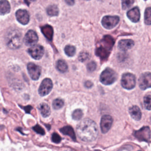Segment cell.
Listing matches in <instances>:
<instances>
[{"instance_id":"1","label":"cell","mask_w":151,"mask_h":151,"mask_svg":"<svg viewBox=\"0 0 151 151\" xmlns=\"http://www.w3.org/2000/svg\"><path fill=\"white\" fill-rule=\"evenodd\" d=\"M78 137L84 142H93L98 136V127L96 122L86 118L81 120L77 126Z\"/></svg>"},{"instance_id":"2","label":"cell","mask_w":151,"mask_h":151,"mask_svg":"<svg viewBox=\"0 0 151 151\" xmlns=\"http://www.w3.org/2000/svg\"><path fill=\"white\" fill-rule=\"evenodd\" d=\"M5 42L11 49L19 48L22 45V32L16 28L11 29L6 34Z\"/></svg>"},{"instance_id":"3","label":"cell","mask_w":151,"mask_h":151,"mask_svg":"<svg viewBox=\"0 0 151 151\" xmlns=\"http://www.w3.org/2000/svg\"><path fill=\"white\" fill-rule=\"evenodd\" d=\"M117 75L116 73L112 69L107 68L105 69L100 74V81L105 85H110L113 84L117 79Z\"/></svg>"},{"instance_id":"4","label":"cell","mask_w":151,"mask_h":151,"mask_svg":"<svg viewBox=\"0 0 151 151\" xmlns=\"http://www.w3.org/2000/svg\"><path fill=\"white\" fill-rule=\"evenodd\" d=\"M121 84L122 87L127 90L133 88L136 86V78L135 76L130 73H125L123 74Z\"/></svg>"},{"instance_id":"5","label":"cell","mask_w":151,"mask_h":151,"mask_svg":"<svg viewBox=\"0 0 151 151\" xmlns=\"http://www.w3.org/2000/svg\"><path fill=\"white\" fill-rule=\"evenodd\" d=\"M136 138L140 142H148L150 137V130L149 126H144L134 133Z\"/></svg>"},{"instance_id":"6","label":"cell","mask_w":151,"mask_h":151,"mask_svg":"<svg viewBox=\"0 0 151 151\" xmlns=\"http://www.w3.org/2000/svg\"><path fill=\"white\" fill-rule=\"evenodd\" d=\"M52 82L51 79L46 78L44 79L38 88V93L41 96H45L50 93L52 88Z\"/></svg>"},{"instance_id":"7","label":"cell","mask_w":151,"mask_h":151,"mask_svg":"<svg viewBox=\"0 0 151 151\" xmlns=\"http://www.w3.org/2000/svg\"><path fill=\"white\" fill-rule=\"evenodd\" d=\"M119 17L118 16H104L101 19L103 26L106 29H111L119 23Z\"/></svg>"},{"instance_id":"8","label":"cell","mask_w":151,"mask_h":151,"mask_svg":"<svg viewBox=\"0 0 151 151\" xmlns=\"http://www.w3.org/2000/svg\"><path fill=\"white\" fill-rule=\"evenodd\" d=\"M27 70L32 80H37L39 78L41 72V67L39 65L33 63H29L27 64Z\"/></svg>"},{"instance_id":"9","label":"cell","mask_w":151,"mask_h":151,"mask_svg":"<svg viewBox=\"0 0 151 151\" xmlns=\"http://www.w3.org/2000/svg\"><path fill=\"white\" fill-rule=\"evenodd\" d=\"M139 86L142 90L151 87V73L147 72L142 74L139 78Z\"/></svg>"},{"instance_id":"10","label":"cell","mask_w":151,"mask_h":151,"mask_svg":"<svg viewBox=\"0 0 151 151\" xmlns=\"http://www.w3.org/2000/svg\"><path fill=\"white\" fill-rule=\"evenodd\" d=\"M113 124V118L109 114L102 116L100 121V129L103 133H106L111 128Z\"/></svg>"},{"instance_id":"11","label":"cell","mask_w":151,"mask_h":151,"mask_svg":"<svg viewBox=\"0 0 151 151\" xmlns=\"http://www.w3.org/2000/svg\"><path fill=\"white\" fill-rule=\"evenodd\" d=\"M28 52L33 58L40 60L44 55V47L40 45H34L28 49Z\"/></svg>"},{"instance_id":"12","label":"cell","mask_w":151,"mask_h":151,"mask_svg":"<svg viewBox=\"0 0 151 151\" xmlns=\"http://www.w3.org/2000/svg\"><path fill=\"white\" fill-rule=\"evenodd\" d=\"M38 37L37 33L33 30H29L24 38V42L28 46H33L38 42Z\"/></svg>"},{"instance_id":"13","label":"cell","mask_w":151,"mask_h":151,"mask_svg":"<svg viewBox=\"0 0 151 151\" xmlns=\"http://www.w3.org/2000/svg\"><path fill=\"white\" fill-rule=\"evenodd\" d=\"M15 16L17 21L22 25H26L29 21V15L25 9H18L16 11Z\"/></svg>"},{"instance_id":"14","label":"cell","mask_w":151,"mask_h":151,"mask_svg":"<svg viewBox=\"0 0 151 151\" xmlns=\"http://www.w3.org/2000/svg\"><path fill=\"white\" fill-rule=\"evenodd\" d=\"M127 16L129 19L132 22H136L139 21L140 17L139 9L137 7H134L127 12Z\"/></svg>"},{"instance_id":"15","label":"cell","mask_w":151,"mask_h":151,"mask_svg":"<svg viewBox=\"0 0 151 151\" xmlns=\"http://www.w3.org/2000/svg\"><path fill=\"white\" fill-rule=\"evenodd\" d=\"M134 45V41L132 40H122L118 43V48L122 51H126L132 48Z\"/></svg>"},{"instance_id":"16","label":"cell","mask_w":151,"mask_h":151,"mask_svg":"<svg viewBox=\"0 0 151 151\" xmlns=\"http://www.w3.org/2000/svg\"><path fill=\"white\" fill-rule=\"evenodd\" d=\"M129 114L135 120H140L142 117V112L139 107L137 106H133L129 109Z\"/></svg>"},{"instance_id":"17","label":"cell","mask_w":151,"mask_h":151,"mask_svg":"<svg viewBox=\"0 0 151 151\" xmlns=\"http://www.w3.org/2000/svg\"><path fill=\"white\" fill-rule=\"evenodd\" d=\"M10 10L11 6L8 1L0 0V15H6L10 12Z\"/></svg>"},{"instance_id":"18","label":"cell","mask_w":151,"mask_h":151,"mask_svg":"<svg viewBox=\"0 0 151 151\" xmlns=\"http://www.w3.org/2000/svg\"><path fill=\"white\" fill-rule=\"evenodd\" d=\"M60 131L65 135L69 136L74 141H76V136L73 127L70 126H65L60 129Z\"/></svg>"},{"instance_id":"19","label":"cell","mask_w":151,"mask_h":151,"mask_svg":"<svg viewBox=\"0 0 151 151\" xmlns=\"http://www.w3.org/2000/svg\"><path fill=\"white\" fill-rule=\"evenodd\" d=\"M101 42L103 45V47L108 50H110L114 43V39L110 35H105L101 40Z\"/></svg>"},{"instance_id":"20","label":"cell","mask_w":151,"mask_h":151,"mask_svg":"<svg viewBox=\"0 0 151 151\" xmlns=\"http://www.w3.org/2000/svg\"><path fill=\"white\" fill-rule=\"evenodd\" d=\"M38 108L41 115L43 117H47L50 115L51 109L47 104H46L45 103H41L38 105Z\"/></svg>"},{"instance_id":"21","label":"cell","mask_w":151,"mask_h":151,"mask_svg":"<svg viewBox=\"0 0 151 151\" xmlns=\"http://www.w3.org/2000/svg\"><path fill=\"white\" fill-rule=\"evenodd\" d=\"M96 55L99 56L101 59H107L109 55V51L103 47H99L96 50Z\"/></svg>"},{"instance_id":"22","label":"cell","mask_w":151,"mask_h":151,"mask_svg":"<svg viewBox=\"0 0 151 151\" xmlns=\"http://www.w3.org/2000/svg\"><path fill=\"white\" fill-rule=\"evenodd\" d=\"M56 68L61 73H65L68 70V65L65 61L59 60L56 63Z\"/></svg>"},{"instance_id":"23","label":"cell","mask_w":151,"mask_h":151,"mask_svg":"<svg viewBox=\"0 0 151 151\" xmlns=\"http://www.w3.org/2000/svg\"><path fill=\"white\" fill-rule=\"evenodd\" d=\"M41 31L43 34L48 38V40H51L53 35V29L52 27L50 25L44 26L41 28Z\"/></svg>"},{"instance_id":"24","label":"cell","mask_w":151,"mask_h":151,"mask_svg":"<svg viewBox=\"0 0 151 151\" xmlns=\"http://www.w3.org/2000/svg\"><path fill=\"white\" fill-rule=\"evenodd\" d=\"M47 13L50 17L57 16L59 14L58 8L55 5H51L47 7Z\"/></svg>"},{"instance_id":"25","label":"cell","mask_w":151,"mask_h":151,"mask_svg":"<svg viewBox=\"0 0 151 151\" xmlns=\"http://www.w3.org/2000/svg\"><path fill=\"white\" fill-rule=\"evenodd\" d=\"M64 52L65 54L69 57L74 56L76 52V47L71 45H67L64 48Z\"/></svg>"},{"instance_id":"26","label":"cell","mask_w":151,"mask_h":151,"mask_svg":"<svg viewBox=\"0 0 151 151\" xmlns=\"http://www.w3.org/2000/svg\"><path fill=\"white\" fill-rule=\"evenodd\" d=\"M144 19L146 25H151V6L146 9Z\"/></svg>"},{"instance_id":"27","label":"cell","mask_w":151,"mask_h":151,"mask_svg":"<svg viewBox=\"0 0 151 151\" xmlns=\"http://www.w3.org/2000/svg\"><path fill=\"white\" fill-rule=\"evenodd\" d=\"M64 106V101L61 99H56L52 102V107L54 109L58 110L63 107Z\"/></svg>"},{"instance_id":"28","label":"cell","mask_w":151,"mask_h":151,"mask_svg":"<svg viewBox=\"0 0 151 151\" xmlns=\"http://www.w3.org/2000/svg\"><path fill=\"white\" fill-rule=\"evenodd\" d=\"M144 106L146 109L151 110V95H146L143 99Z\"/></svg>"},{"instance_id":"29","label":"cell","mask_w":151,"mask_h":151,"mask_svg":"<svg viewBox=\"0 0 151 151\" xmlns=\"http://www.w3.org/2000/svg\"><path fill=\"white\" fill-rule=\"evenodd\" d=\"M83 116V111L81 109H76L72 113V117L74 120H78L82 118Z\"/></svg>"},{"instance_id":"30","label":"cell","mask_w":151,"mask_h":151,"mask_svg":"<svg viewBox=\"0 0 151 151\" xmlns=\"http://www.w3.org/2000/svg\"><path fill=\"white\" fill-rule=\"evenodd\" d=\"M134 0H122V6L123 9H126L130 7L134 3Z\"/></svg>"},{"instance_id":"31","label":"cell","mask_w":151,"mask_h":151,"mask_svg":"<svg viewBox=\"0 0 151 151\" xmlns=\"http://www.w3.org/2000/svg\"><path fill=\"white\" fill-rule=\"evenodd\" d=\"M89 58H90V54L87 52H86V51L80 52L78 55V60L81 62H84V61H86Z\"/></svg>"},{"instance_id":"32","label":"cell","mask_w":151,"mask_h":151,"mask_svg":"<svg viewBox=\"0 0 151 151\" xmlns=\"http://www.w3.org/2000/svg\"><path fill=\"white\" fill-rule=\"evenodd\" d=\"M32 129L38 134H40L41 135H44L45 134V131L43 129L42 127H41L40 125L36 124L32 127Z\"/></svg>"},{"instance_id":"33","label":"cell","mask_w":151,"mask_h":151,"mask_svg":"<svg viewBox=\"0 0 151 151\" xmlns=\"http://www.w3.org/2000/svg\"><path fill=\"white\" fill-rule=\"evenodd\" d=\"M51 140L55 143H58L61 142V137L59 136V134H58L56 133H52V136H51Z\"/></svg>"},{"instance_id":"34","label":"cell","mask_w":151,"mask_h":151,"mask_svg":"<svg viewBox=\"0 0 151 151\" xmlns=\"http://www.w3.org/2000/svg\"><path fill=\"white\" fill-rule=\"evenodd\" d=\"M87 68L88 71L92 72L96 68V64L94 61H90L87 65Z\"/></svg>"},{"instance_id":"35","label":"cell","mask_w":151,"mask_h":151,"mask_svg":"<svg viewBox=\"0 0 151 151\" xmlns=\"http://www.w3.org/2000/svg\"><path fill=\"white\" fill-rule=\"evenodd\" d=\"M22 108L24 110V111L27 113H29L31 110L32 109V107L31 106H24V107H22Z\"/></svg>"},{"instance_id":"36","label":"cell","mask_w":151,"mask_h":151,"mask_svg":"<svg viewBox=\"0 0 151 151\" xmlns=\"http://www.w3.org/2000/svg\"><path fill=\"white\" fill-rule=\"evenodd\" d=\"M84 86L87 88H91L93 86V83L90 81H86L84 83Z\"/></svg>"},{"instance_id":"37","label":"cell","mask_w":151,"mask_h":151,"mask_svg":"<svg viewBox=\"0 0 151 151\" xmlns=\"http://www.w3.org/2000/svg\"><path fill=\"white\" fill-rule=\"evenodd\" d=\"M64 1L68 5H70V6L73 5L75 3V0H64Z\"/></svg>"},{"instance_id":"38","label":"cell","mask_w":151,"mask_h":151,"mask_svg":"<svg viewBox=\"0 0 151 151\" xmlns=\"http://www.w3.org/2000/svg\"><path fill=\"white\" fill-rule=\"evenodd\" d=\"M17 130H18V131H19V132H20V133H21L22 134H24V133H22V130H21V127H19V128L17 129Z\"/></svg>"},{"instance_id":"39","label":"cell","mask_w":151,"mask_h":151,"mask_svg":"<svg viewBox=\"0 0 151 151\" xmlns=\"http://www.w3.org/2000/svg\"><path fill=\"white\" fill-rule=\"evenodd\" d=\"M29 1H32V2H34V1H35V0H29Z\"/></svg>"},{"instance_id":"40","label":"cell","mask_w":151,"mask_h":151,"mask_svg":"<svg viewBox=\"0 0 151 151\" xmlns=\"http://www.w3.org/2000/svg\"><path fill=\"white\" fill-rule=\"evenodd\" d=\"M64 151H71V150H64Z\"/></svg>"},{"instance_id":"41","label":"cell","mask_w":151,"mask_h":151,"mask_svg":"<svg viewBox=\"0 0 151 151\" xmlns=\"http://www.w3.org/2000/svg\"><path fill=\"white\" fill-rule=\"evenodd\" d=\"M85 1H89V0H85Z\"/></svg>"},{"instance_id":"42","label":"cell","mask_w":151,"mask_h":151,"mask_svg":"<svg viewBox=\"0 0 151 151\" xmlns=\"http://www.w3.org/2000/svg\"><path fill=\"white\" fill-rule=\"evenodd\" d=\"M139 151H142V150H139Z\"/></svg>"}]
</instances>
